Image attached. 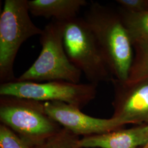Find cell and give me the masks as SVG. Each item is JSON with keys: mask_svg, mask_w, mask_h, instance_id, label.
Returning <instances> with one entry per match:
<instances>
[{"mask_svg": "<svg viewBox=\"0 0 148 148\" xmlns=\"http://www.w3.org/2000/svg\"><path fill=\"white\" fill-rule=\"evenodd\" d=\"M83 18L95 37L114 78L127 81L134 49L118 11L92 2Z\"/></svg>", "mask_w": 148, "mask_h": 148, "instance_id": "1", "label": "cell"}, {"mask_svg": "<svg viewBox=\"0 0 148 148\" xmlns=\"http://www.w3.org/2000/svg\"><path fill=\"white\" fill-rule=\"evenodd\" d=\"M0 121L28 148L42 143L63 128L47 114L44 102L10 95H0Z\"/></svg>", "mask_w": 148, "mask_h": 148, "instance_id": "2", "label": "cell"}, {"mask_svg": "<svg viewBox=\"0 0 148 148\" xmlns=\"http://www.w3.org/2000/svg\"><path fill=\"white\" fill-rule=\"evenodd\" d=\"M65 23L52 20L40 35L42 48L32 66L16 77L19 81H64L79 84L82 72L72 63L64 46Z\"/></svg>", "mask_w": 148, "mask_h": 148, "instance_id": "3", "label": "cell"}, {"mask_svg": "<svg viewBox=\"0 0 148 148\" xmlns=\"http://www.w3.org/2000/svg\"><path fill=\"white\" fill-rule=\"evenodd\" d=\"M27 0H5L0 16V82L16 81L13 65L21 45L43 29L29 16Z\"/></svg>", "mask_w": 148, "mask_h": 148, "instance_id": "4", "label": "cell"}, {"mask_svg": "<svg viewBox=\"0 0 148 148\" xmlns=\"http://www.w3.org/2000/svg\"><path fill=\"white\" fill-rule=\"evenodd\" d=\"M64 46L69 60L90 84L98 86L114 79L101 49L83 18L65 23Z\"/></svg>", "mask_w": 148, "mask_h": 148, "instance_id": "5", "label": "cell"}, {"mask_svg": "<svg viewBox=\"0 0 148 148\" xmlns=\"http://www.w3.org/2000/svg\"><path fill=\"white\" fill-rule=\"evenodd\" d=\"M97 85L74 84L64 81L45 83L31 81H14L1 84L0 95H10L43 102L62 101L83 109L95 99Z\"/></svg>", "mask_w": 148, "mask_h": 148, "instance_id": "6", "label": "cell"}, {"mask_svg": "<svg viewBox=\"0 0 148 148\" xmlns=\"http://www.w3.org/2000/svg\"><path fill=\"white\" fill-rule=\"evenodd\" d=\"M114 90L111 118L125 125L148 123V76L134 81L114 78Z\"/></svg>", "mask_w": 148, "mask_h": 148, "instance_id": "7", "label": "cell"}, {"mask_svg": "<svg viewBox=\"0 0 148 148\" xmlns=\"http://www.w3.org/2000/svg\"><path fill=\"white\" fill-rule=\"evenodd\" d=\"M44 106L47 114L53 120L78 136L110 132L126 125L111 117L105 119L87 115L79 108L62 101H46Z\"/></svg>", "mask_w": 148, "mask_h": 148, "instance_id": "8", "label": "cell"}, {"mask_svg": "<svg viewBox=\"0 0 148 148\" xmlns=\"http://www.w3.org/2000/svg\"><path fill=\"white\" fill-rule=\"evenodd\" d=\"M148 142L146 124L128 129L120 128L110 132L83 137L82 148H143Z\"/></svg>", "mask_w": 148, "mask_h": 148, "instance_id": "9", "label": "cell"}, {"mask_svg": "<svg viewBox=\"0 0 148 148\" xmlns=\"http://www.w3.org/2000/svg\"><path fill=\"white\" fill-rule=\"evenodd\" d=\"M86 0H31L27 1L30 13L33 16L52 18L66 23L78 17L81 9L86 6Z\"/></svg>", "mask_w": 148, "mask_h": 148, "instance_id": "10", "label": "cell"}, {"mask_svg": "<svg viewBox=\"0 0 148 148\" xmlns=\"http://www.w3.org/2000/svg\"><path fill=\"white\" fill-rule=\"evenodd\" d=\"M117 11L133 45L148 40V11L134 13L120 7Z\"/></svg>", "mask_w": 148, "mask_h": 148, "instance_id": "11", "label": "cell"}, {"mask_svg": "<svg viewBox=\"0 0 148 148\" xmlns=\"http://www.w3.org/2000/svg\"><path fill=\"white\" fill-rule=\"evenodd\" d=\"M134 58L128 81L148 76V40L133 43Z\"/></svg>", "mask_w": 148, "mask_h": 148, "instance_id": "12", "label": "cell"}, {"mask_svg": "<svg viewBox=\"0 0 148 148\" xmlns=\"http://www.w3.org/2000/svg\"><path fill=\"white\" fill-rule=\"evenodd\" d=\"M79 136L63 127L44 142L32 148H82L79 146Z\"/></svg>", "mask_w": 148, "mask_h": 148, "instance_id": "13", "label": "cell"}, {"mask_svg": "<svg viewBox=\"0 0 148 148\" xmlns=\"http://www.w3.org/2000/svg\"><path fill=\"white\" fill-rule=\"evenodd\" d=\"M0 148H28L11 128L0 124Z\"/></svg>", "mask_w": 148, "mask_h": 148, "instance_id": "14", "label": "cell"}, {"mask_svg": "<svg viewBox=\"0 0 148 148\" xmlns=\"http://www.w3.org/2000/svg\"><path fill=\"white\" fill-rule=\"evenodd\" d=\"M119 7L130 12L148 11V0H117Z\"/></svg>", "mask_w": 148, "mask_h": 148, "instance_id": "15", "label": "cell"}, {"mask_svg": "<svg viewBox=\"0 0 148 148\" xmlns=\"http://www.w3.org/2000/svg\"><path fill=\"white\" fill-rule=\"evenodd\" d=\"M146 128H147V136H148V142L146 145L143 148H148V123L146 124Z\"/></svg>", "mask_w": 148, "mask_h": 148, "instance_id": "16", "label": "cell"}]
</instances>
